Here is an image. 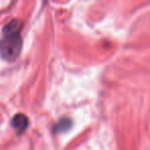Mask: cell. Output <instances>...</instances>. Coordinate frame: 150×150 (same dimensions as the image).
Returning a JSON list of instances; mask_svg holds the SVG:
<instances>
[{"instance_id": "1", "label": "cell", "mask_w": 150, "mask_h": 150, "mask_svg": "<svg viewBox=\"0 0 150 150\" xmlns=\"http://www.w3.org/2000/svg\"><path fill=\"white\" fill-rule=\"evenodd\" d=\"M22 23L13 19L3 27L0 37V54L7 61H13L18 58L22 50Z\"/></svg>"}, {"instance_id": "2", "label": "cell", "mask_w": 150, "mask_h": 150, "mask_svg": "<svg viewBox=\"0 0 150 150\" xmlns=\"http://www.w3.org/2000/svg\"><path fill=\"white\" fill-rule=\"evenodd\" d=\"M28 125H29V120L25 114H21V113L16 114L11 119V127L18 134L24 133L28 127Z\"/></svg>"}, {"instance_id": "3", "label": "cell", "mask_w": 150, "mask_h": 150, "mask_svg": "<svg viewBox=\"0 0 150 150\" xmlns=\"http://www.w3.org/2000/svg\"><path fill=\"white\" fill-rule=\"evenodd\" d=\"M71 127V120L69 118H62L58 123L56 125V127H54V131L56 132H64L67 131L69 127Z\"/></svg>"}]
</instances>
